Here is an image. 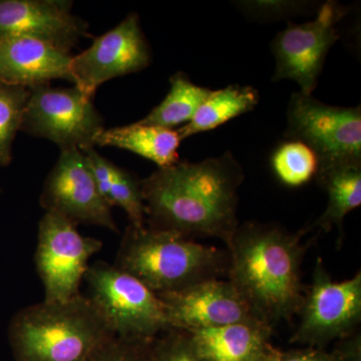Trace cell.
<instances>
[{"instance_id": "obj_1", "label": "cell", "mask_w": 361, "mask_h": 361, "mask_svg": "<svg viewBox=\"0 0 361 361\" xmlns=\"http://www.w3.org/2000/svg\"><path fill=\"white\" fill-rule=\"evenodd\" d=\"M245 179L231 151L198 163L178 161L141 180L151 228L228 245L239 227L238 190Z\"/></svg>"}, {"instance_id": "obj_2", "label": "cell", "mask_w": 361, "mask_h": 361, "mask_svg": "<svg viewBox=\"0 0 361 361\" xmlns=\"http://www.w3.org/2000/svg\"><path fill=\"white\" fill-rule=\"evenodd\" d=\"M303 230L287 232L276 224L246 222L227 245V276L259 318L271 327L290 322L303 303L301 266L310 242Z\"/></svg>"}, {"instance_id": "obj_3", "label": "cell", "mask_w": 361, "mask_h": 361, "mask_svg": "<svg viewBox=\"0 0 361 361\" xmlns=\"http://www.w3.org/2000/svg\"><path fill=\"white\" fill-rule=\"evenodd\" d=\"M229 252L197 243L176 232L129 226L116 267L156 294L184 290L228 274Z\"/></svg>"}, {"instance_id": "obj_4", "label": "cell", "mask_w": 361, "mask_h": 361, "mask_svg": "<svg viewBox=\"0 0 361 361\" xmlns=\"http://www.w3.org/2000/svg\"><path fill=\"white\" fill-rule=\"evenodd\" d=\"M111 334L89 297L28 306L14 316L9 341L18 361H87Z\"/></svg>"}, {"instance_id": "obj_5", "label": "cell", "mask_w": 361, "mask_h": 361, "mask_svg": "<svg viewBox=\"0 0 361 361\" xmlns=\"http://www.w3.org/2000/svg\"><path fill=\"white\" fill-rule=\"evenodd\" d=\"M84 280L87 297L114 336L155 339L172 329L161 299L129 273L99 261L90 266Z\"/></svg>"}, {"instance_id": "obj_6", "label": "cell", "mask_w": 361, "mask_h": 361, "mask_svg": "<svg viewBox=\"0 0 361 361\" xmlns=\"http://www.w3.org/2000/svg\"><path fill=\"white\" fill-rule=\"evenodd\" d=\"M284 137L312 149L318 161L315 178L336 168L361 165L360 106H330L294 92L287 108Z\"/></svg>"}, {"instance_id": "obj_7", "label": "cell", "mask_w": 361, "mask_h": 361, "mask_svg": "<svg viewBox=\"0 0 361 361\" xmlns=\"http://www.w3.org/2000/svg\"><path fill=\"white\" fill-rule=\"evenodd\" d=\"M291 343L323 348L329 342L353 336L361 322V272L344 281L332 280L322 258L298 312Z\"/></svg>"}, {"instance_id": "obj_8", "label": "cell", "mask_w": 361, "mask_h": 361, "mask_svg": "<svg viewBox=\"0 0 361 361\" xmlns=\"http://www.w3.org/2000/svg\"><path fill=\"white\" fill-rule=\"evenodd\" d=\"M30 90L20 130L49 140L61 151L94 148L104 128L92 97L75 87L56 89L42 85Z\"/></svg>"}, {"instance_id": "obj_9", "label": "cell", "mask_w": 361, "mask_h": 361, "mask_svg": "<svg viewBox=\"0 0 361 361\" xmlns=\"http://www.w3.org/2000/svg\"><path fill=\"white\" fill-rule=\"evenodd\" d=\"M348 11L349 7L329 0L319 7L314 20L301 25L288 21L271 44L276 63L272 82L295 80L301 94L312 96L327 54L339 39L337 23Z\"/></svg>"}, {"instance_id": "obj_10", "label": "cell", "mask_w": 361, "mask_h": 361, "mask_svg": "<svg viewBox=\"0 0 361 361\" xmlns=\"http://www.w3.org/2000/svg\"><path fill=\"white\" fill-rule=\"evenodd\" d=\"M102 247L99 240L82 236L70 220L45 212L39 221L35 258L44 284V300L61 302L80 295V286L89 269L90 259Z\"/></svg>"}, {"instance_id": "obj_11", "label": "cell", "mask_w": 361, "mask_h": 361, "mask_svg": "<svg viewBox=\"0 0 361 361\" xmlns=\"http://www.w3.org/2000/svg\"><path fill=\"white\" fill-rule=\"evenodd\" d=\"M149 63L148 42L139 16L133 13L110 32L97 37L89 49L71 58L70 71L75 87L92 97L104 82L142 71Z\"/></svg>"}, {"instance_id": "obj_12", "label": "cell", "mask_w": 361, "mask_h": 361, "mask_svg": "<svg viewBox=\"0 0 361 361\" xmlns=\"http://www.w3.org/2000/svg\"><path fill=\"white\" fill-rule=\"evenodd\" d=\"M40 204L47 212L59 214L73 224L84 223L118 232L111 207L97 190L80 149L61 151L45 180Z\"/></svg>"}, {"instance_id": "obj_13", "label": "cell", "mask_w": 361, "mask_h": 361, "mask_svg": "<svg viewBox=\"0 0 361 361\" xmlns=\"http://www.w3.org/2000/svg\"><path fill=\"white\" fill-rule=\"evenodd\" d=\"M157 295L171 329L189 331L262 320L229 280H208L184 290Z\"/></svg>"}, {"instance_id": "obj_14", "label": "cell", "mask_w": 361, "mask_h": 361, "mask_svg": "<svg viewBox=\"0 0 361 361\" xmlns=\"http://www.w3.org/2000/svg\"><path fill=\"white\" fill-rule=\"evenodd\" d=\"M61 0H0V39L39 40L70 54L87 25Z\"/></svg>"}, {"instance_id": "obj_15", "label": "cell", "mask_w": 361, "mask_h": 361, "mask_svg": "<svg viewBox=\"0 0 361 361\" xmlns=\"http://www.w3.org/2000/svg\"><path fill=\"white\" fill-rule=\"evenodd\" d=\"M71 56L39 40L0 39V82L32 87L71 80Z\"/></svg>"}, {"instance_id": "obj_16", "label": "cell", "mask_w": 361, "mask_h": 361, "mask_svg": "<svg viewBox=\"0 0 361 361\" xmlns=\"http://www.w3.org/2000/svg\"><path fill=\"white\" fill-rule=\"evenodd\" d=\"M186 332L202 361H259L271 345L272 327L254 320Z\"/></svg>"}, {"instance_id": "obj_17", "label": "cell", "mask_w": 361, "mask_h": 361, "mask_svg": "<svg viewBox=\"0 0 361 361\" xmlns=\"http://www.w3.org/2000/svg\"><path fill=\"white\" fill-rule=\"evenodd\" d=\"M180 142L177 130L134 123L104 129L97 137L96 146L127 149L154 161L159 169H164L179 161L178 149Z\"/></svg>"}, {"instance_id": "obj_18", "label": "cell", "mask_w": 361, "mask_h": 361, "mask_svg": "<svg viewBox=\"0 0 361 361\" xmlns=\"http://www.w3.org/2000/svg\"><path fill=\"white\" fill-rule=\"evenodd\" d=\"M258 90L250 85H230L213 90L193 118L177 130L180 140L216 129L232 118L253 111L259 103Z\"/></svg>"}, {"instance_id": "obj_19", "label": "cell", "mask_w": 361, "mask_h": 361, "mask_svg": "<svg viewBox=\"0 0 361 361\" xmlns=\"http://www.w3.org/2000/svg\"><path fill=\"white\" fill-rule=\"evenodd\" d=\"M315 179L329 195V204L322 215L302 230L305 234L316 228L329 232L336 226L342 233L344 218L361 204V165L336 168Z\"/></svg>"}, {"instance_id": "obj_20", "label": "cell", "mask_w": 361, "mask_h": 361, "mask_svg": "<svg viewBox=\"0 0 361 361\" xmlns=\"http://www.w3.org/2000/svg\"><path fill=\"white\" fill-rule=\"evenodd\" d=\"M170 84V90L164 101L137 123L173 130L189 123L213 92L212 90L195 85L186 73L180 71L171 77Z\"/></svg>"}, {"instance_id": "obj_21", "label": "cell", "mask_w": 361, "mask_h": 361, "mask_svg": "<svg viewBox=\"0 0 361 361\" xmlns=\"http://www.w3.org/2000/svg\"><path fill=\"white\" fill-rule=\"evenodd\" d=\"M30 90L0 82V166L13 160V144L20 130Z\"/></svg>"}, {"instance_id": "obj_22", "label": "cell", "mask_w": 361, "mask_h": 361, "mask_svg": "<svg viewBox=\"0 0 361 361\" xmlns=\"http://www.w3.org/2000/svg\"><path fill=\"white\" fill-rule=\"evenodd\" d=\"M272 168L278 179L290 187L310 182L317 173L318 161L310 147L297 141H287L272 156Z\"/></svg>"}, {"instance_id": "obj_23", "label": "cell", "mask_w": 361, "mask_h": 361, "mask_svg": "<svg viewBox=\"0 0 361 361\" xmlns=\"http://www.w3.org/2000/svg\"><path fill=\"white\" fill-rule=\"evenodd\" d=\"M109 204L111 207H121L127 213L133 227L144 226L146 206L142 199L141 182L116 165L114 166Z\"/></svg>"}, {"instance_id": "obj_24", "label": "cell", "mask_w": 361, "mask_h": 361, "mask_svg": "<svg viewBox=\"0 0 361 361\" xmlns=\"http://www.w3.org/2000/svg\"><path fill=\"white\" fill-rule=\"evenodd\" d=\"M154 341L113 336L102 343L87 361H152Z\"/></svg>"}, {"instance_id": "obj_25", "label": "cell", "mask_w": 361, "mask_h": 361, "mask_svg": "<svg viewBox=\"0 0 361 361\" xmlns=\"http://www.w3.org/2000/svg\"><path fill=\"white\" fill-rule=\"evenodd\" d=\"M236 6L252 20L271 21L308 14L315 6L312 2L293 0H250L237 1Z\"/></svg>"}, {"instance_id": "obj_26", "label": "cell", "mask_w": 361, "mask_h": 361, "mask_svg": "<svg viewBox=\"0 0 361 361\" xmlns=\"http://www.w3.org/2000/svg\"><path fill=\"white\" fill-rule=\"evenodd\" d=\"M152 361H202L184 330L172 329L154 341Z\"/></svg>"}, {"instance_id": "obj_27", "label": "cell", "mask_w": 361, "mask_h": 361, "mask_svg": "<svg viewBox=\"0 0 361 361\" xmlns=\"http://www.w3.org/2000/svg\"><path fill=\"white\" fill-rule=\"evenodd\" d=\"M82 152L84 153L87 167L92 173L97 190H99L104 200L109 203L111 179H113V170L115 165L104 159L103 156L99 155L94 148L87 149Z\"/></svg>"}, {"instance_id": "obj_28", "label": "cell", "mask_w": 361, "mask_h": 361, "mask_svg": "<svg viewBox=\"0 0 361 361\" xmlns=\"http://www.w3.org/2000/svg\"><path fill=\"white\" fill-rule=\"evenodd\" d=\"M277 361H343L336 348L332 353H326L322 348H306L281 351L274 348Z\"/></svg>"}, {"instance_id": "obj_29", "label": "cell", "mask_w": 361, "mask_h": 361, "mask_svg": "<svg viewBox=\"0 0 361 361\" xmlns=\"http://www.w3.org/2000/svg\"><path fill=\"white\" fill-rule=\"evenodd\" d=\"M266 361H277L275 357L274 348L269 346L268 348L267 353H266Z\"/></svg>"}, {"instance_id": "obj_30", "label": "cell", "mask_w": 361, "mask_h": 361, "mask_svg": "<svg viewBox=\"0 0 361 361\" xmlns=\"http://www.w3.org/2000/svg\"><path fill=\"white\" fill-rule=\"evenodd\" d=\"M259 361H266V355H265L264 357L262 358V360H259Z\"/></svg>"}]
</instances>
